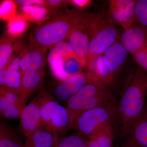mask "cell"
I'll list each match as a JSON object with an SVG mask.
<instances>
[{
    "mask_svg": "<svg viewBox=\"0 0 147 147\" xmlns=\"http://www.w3.org/2000/svg\"><path fill=\"white\" fill-rule=\"evenodd\" d=\"M147 72L138 67L129 74L117 101L115 131L122 138L134 120L142 113L146 105Z\"/></svg>",
    "mask_w": 147,
    "mask_h": 147,
    "instance_id": "cell-1",
    "label": "cell"
},
{
    "mask_svg": "<svg viewBox=\"0 0 147 147\" xmlns=\"http://www.w3.org/2000/svg\"><path fill=\"white\" fill-rule=\"evenodd\" d=\"M87 12L76 9L69 10L53 21L36 27L30 36L31 46L36 49L47 50L66 39Z\"/></svg>",
    "mask_w": 147,
    "mask_h": 147,
    "instance_id": "cell-2",
    "label": "cell"
},
{
    "mask_svg": "<svg viewBox=\"0 0 147 147\" xmlns=\"http://www.w3.org/2000/svg\"><path fill=\"white\" fill-rule=\"evenodd\" d=\"M89 32V68L108 48L119 42L121 35L116 26L108 21L106 15L101 13L94 14Z\"/></svg>",
    "mask_w": 147,
    "mask_h": 147,
    "instance_id": "cell-3",
    "label": "cell"
},
{
    "mask_svg": "<svg viewBox=\"0 0 147 147\" xmlns=\"http://www.w3.org/2000/svg\"><path fill=\"white\" fill-rule=\"evenodd\" d=\"M36 98L39 104L42 128L59 138L70 129L68 111L54 96L41 88Z\"/></svg>",
    "mask_w": 147,
    "mask_h": 147,
    "instance_id": "cell-4",
    "label": "cell"
},
{
    "mask_svg": "<svg viewBox=\"0 0 147 147\" xmlns=\"http://www.w3.org/2000/svg\"><path fill=\"white\" fill-rule=\"evenodd\" d=\"M128 53L120 42H117L98 57L89 69L107 86L115 81L126 61Z\"/></svg>",
    "mask_w": 147,
    "mask_h": 147,
    "instance_id": "cell-5",
    "label": "cell"
},
{
    "mask_svg": "<svg viewBox=\"0 0 147 147\" xmlns=\"http://www.w3.org/2000/svg\"><path fill=\"white\" fill-rule=\"evenodd\" d=\"M117 100L106 105L86 111L76 119L71 128L82 137H88L101 126L112 123L113 125L116 112Z\"/></svg>",
    "mask_w": 147,
    "mask_h": 147,
    "instance_id": "cell-6",
    "label": "cell"
},
{
    "mask_svg": "<svg viewBox=\"0 0 147 147\" xmlns=\"http://www.w3.org/2000/svg\"><path fill=\"white\" fill-rule=\"evenodd\" d=\"M112 90L108 87L97 94L91 95L78 91L67 101L66 108L70 118V129L80 115L86 111L108 104L115 99Z\"/></svg>",
    "mask_w": 147,
    "mask_h": 147,
    "instance_id": "cell-7",
    "label": "cell"
},
{
    "mask_svg": "<svg viewBox=\"0 0 147 147\" xmlns=\"http://www.w3.org/2000/svg\"><path fill=\"white\" fill-rule=\"evenodd\" d=\"M94 14L87 12L85 17L74 27L66 40L79 60L83 68H88L89 53V26Z\"/></svg>",
    "mask_w": 147,
    "mask_h": 147,
    "instance_id": "cell-8",
    "label": "cell"
},
{
    "mask_svg": "<svg viewBox=\"0 0 147 147\" xmlns=\"http://www.w3.org/2000/svg\"><path fill=\"white\" fill-rule=\"evenodd\" d=\"M137 0H111L106 16L113 25L127 28L137 25L135 8Z\"/></svg>",
    "mask_w": 147,
    "mask_h": 147,
    "instance_id": "cell-9",
    "label": "cell"
},
{
    "mask_svg": "<svg viewBox=\"0 0 147 147\" xmlns=\"http://www.w3.org/2000/svg\"><path fill=\"white\" fill-rule=\"evenodd\" d=\"M98 81L99 79L94 72H81L61 82L54 89L53 94L56 99L67 101L84 86Z\"/></svg>",
    "mask_w": 147,
    "mask_h": 147,
    "instance_id": "cell-10",
    "label": "cell"
},
{
    "mask_svg": "<svg viewBox=\"0 0 147 147\" xmlns=\"http://www.w3.org/2000/svg\"><path fill=\"white\" fill-rule=\"evenodd\" d=\"M122 138L123 141L120 147H147V102Z\"/></svg>",
    "mask_w": 147,
    "mask_h": 147,
    "instance_id": "cell-11",
    "label": "cell"
},
{
    "mask_svg": "<svg viewBox=\"0 0 147 147\" xmlns=\"http://www.w3.org/2000/svg\"><path fill=\"white\" fill-rule=\"evenodd\" d=\"M119 42L132 55L147 47V28L137 24L124 29Z\"/></svg>",
    "mask_w": 147,
    "mask_h": 147,
    "instance_id": "cell-12",
    "label": "cell"
},
{
    "mask_svg": "<svg viewBox=\"0 0 147 147\" xmlns=\"http://www.w3.org/2000/svg\"><path fill=\"white\" fill-rule=\"evenodd\" d=\"M19 119L20 131L26 137L43 128L39 104L36 98L25 106Z\"/></svg>",
    "mask_w": 147,
    "mask_h": 147,
    "instance_id": "cell-13",
    "label": "cell"
},
{
    "mask_svg": "<svg viewBox=\"0 0 147 147\" xmlns=\"http://www.w3.org/2000/svg\"><path fill=\"white\" fill-rule=\"evenodd\" d=\"M53 73L62 81L83 72L81 61L74 52L67 53L60 60L50 64Z\"/></svg>",
    "mask_w": 147,
    "mask_h": 147,
    "instance_id": "cell-14",
    "label": "cell"
},
{
    "mask_svg": "<svg viewBox=\"0 0 147 147\" xmlns=\"http://www.w3.org/2000/svg\"><path fill=\"white\" fill-rule=\"evenodd\" d=\"M44 77L43 70L28 71L21 74V87L18 96L22 104L26 105L32 95L37 90L40 89Z\"/></svg>",
    "mask_w": 147,
    "mask_h": 147,
    "instance_id": "cell-15",
    "label": "cell"
},
{
    "mask_svg": "<svg viewBox=\"0 0 147 147\" xmlns=\"http://www.w3.org/2000/svg\"><path fill=\"white\" fill-rule=\"evenodd\" d=\"M26 51L20 62L21 74L28 71L43 70L45 64L46 50L38 49L31 46Z\"/></svg>",
    "mask_w": 147,
    "mask_h": 147,
    "instance_id": "cell-16",
    "label": "cell"
},
{
    "mask_svg": "<svg viewBox=\"0 0 147 147\" xmlns=\"http://www.w3.org/2000/svg\"><path fill=\"white\" fill-rule=\"evenodd\" d=\"M115 129L113 124L101 126L88 137V147H113Z\"/></svg>",
    "mask_w": 147,
    "mask_h": 147,
    "instance_id": "cell-17",
    "label": "cell"
},
{
    "mask_svg": "<svg viewBox=\"0 0 147 147\" xmlns=\"http://www.w3.org/2000/svg\"><path fill=\"white\" fill-rule=\"evenodd\" d=\"M58 138L42 128L26 137L24 147H53Z\"/></svg>",
    "mask_w": 147,
    "mask_h": 147,
    "instance_id": "cell-18",
    "label": "cell"
},
{
    "mask_svg": "<svg viewBox=\"0 0 147 147\" xmlns=\"http://www.w3.org/2000/svg\"><path fill=\"white\" fill-rule=\"evenodd\" d=\"M21 57L13 58L8 65L4 86L18 95L21 87V74L20 62Z\"/></svg>",
    "mask_w": 147,
    "mask_h": 147,
    "instance_id": "cell-19",
    "label": "cell"
},
{
    "mask_svg": "<svg viewBox=\"0 0 147 147\" xmlns=\"http://www.w3.org/2000/svg\"><path fill=\"white\" fill-rule=\"evenodd\" d=\"M0 147H24L18 133L6 122L0 124Z\"/></svg>",
    "mask_w": 147,
    "mask_h": 147,
    "instance_id": "cell-20",
    "label": "cell"
},
{
    "mask_svg": "<svg viewBox=\"0 0 147 147\" xmlns=\"http://www.w3.org/2000/svg\"><path fill=\"white\" fill-rule=\"evenodd\" d=\"M12 37L1 38L0 43V70L8 67L13 58L14 50Z\"/></svg>",
    "mask_w": 147,
    "mask_h": 147,
    "instance_id": "cell-21",
    "label": "cell"
},
{
    "mask_svg": "<svg viewBox=\"0 0 147 147\" xmlns=\"http://www.w3.org/2000/svg\"><path fill=\"white\" fill-rule=\"evenodd\" d=\"M21 8V15L27 21L40 22L44 20L48 13L47 7L39 5L25 6Z\"/></svg>",
    "mask_w": 147,
    "mask_h": 147,
    "instance_id": "cell-22",
    "label": "cell"
},
{
    "mask_svg": "<svg viewBox=\"0 0 147 147\" xmlns=\"http://www.w3.org/2000/svg\"><path fill=\"white\" fill-rule=\"evenodd\" d=\"M53 147H88L86 140L79 133H75L66 137H59Z\"/></svg>",
    "mask_w": 147,
    "mask_h": 147,
    "instance_id": "cell-23",
    "label": "cell"
},
{
    "mask_svg": "<svg viewBox=\"0 0 147 147\" xmlns=\"http://www.w3.org/2000/svg\"><path fill=\"white\" fill-rule=\"evenodd\" d=\"M28 27V21L21 15H17L8 22L7 33L9 36L16 37L24 33Z\"/></svg>",
    "mask_w": 147,
    "mask_h": 147,
    "instance_id": "cell-24",
    "label": "cell"
},
{
    "mask_svg": "<svg viewBox=\"0 0 147 147\" xmlns=\"http://www.w3.org/2000/svg\"><path fill=\"white\" fill-rule=\"evenodd\" d=\"M20 101L18 95L6 87L0 88V113L14 103Z\"/></svg>",
    "mask_w": 147,
    "mask_h": 147,
    "instance_id": "cell-25",
    "label": "cell"
},
{
    "mask_svg": "<svg viewBox=\"0 0 147 147\" xmlns=\"http://www.w3.org/2000/svg\"><path fill=\"white\" fill-rule=\"evenodd\" d=\"M15 2L5 1L1 3L0 7V17L1 19L9 22L16 16V7Z\"/></svg>",
    "mask_w": 147,
    "mask_h": 147,
    "instance_id": "cell-26",
    "label": "cell"
},
{
    "mask_svg": "<svg viewBox=\"0 0 147 147\" xmlns=\"http://www.w3.org/2000/svg\"><path fill=\"white\" fill-rule=\"evenodd\" d=\"M26 105L22 104L20 101L11 105L4 111L0 113L1 119L3 120L19 119L23 109Z\"/></svg>",
    "mask_w": 147,
    "mask_h": 147,
    "instance_id": "cell-27",
    "label": "cell"
},
{
    "mask_svg": "<svg viewBox=\"0 0 147 147\" xmlns=\"http://www.w3.org/2000/svg\"><path fill=\"white\" fill-rule=\"evenodd\" d=\"M135 16L137 24L147 28V0H137Z\"/></svg>",
    "mask_w": 147,
    "mask_h": 147,
    "instance_id": "cell-28",
    "label": "cell"
},
{
    "mask_svg": "<svg viewBox=\"0 0 147 147\" xmlns=\"http://www.w3.org/2000/svg\"><path fill=\"white\" fill-rule=\"evenodd\" d=\"M132 56L134 61L139 67L147 72V47Z\"/></svg>",
    "mask_w": 147,
    "mask_h": 147,
    "instance_id": "cell-29",
    "label": "cell"
},
{
    "mask_svg": "<svg viewBox=\"0 0 147 147\" xmlns=\"http://www.w3.org/2000/svg\"><path fill=\"white\" fill-rule=\"evenodd\" d=\"M15 2L22 7L33 5L45 6V1L42 0H18Z\"/></svg>",
    "mask_w": 147,
    "mask_h": 147,
    "instance_id": "cell-30",
    "label": "cell"
},
{
    "mask_svg": "<svg viewBox=\"0 0 147 147\" xmlns=\"http://www.w3.org/2000/svg\"><path fill=\"white\" fill-rule=\"evenodd\" d=\"M7 67L0 70V85L1 87L5 86L6 80Z\"/></svg>",
    "mask_w": 147,
    "mask_h": 147,
    "instance_id": "cell-31",
    "label": "cell"
},
{
    "mask_svg": "<svg viewBox=\"0 0 147 147\" xmlns=\"http://www.w3.org/2000/svg\"><path fill=\"white\" fill-rule=\"evenodd\" d=\"M71 1V3H73V4L79 7H84L90 2L91 1L88 0H74Z\"/></svg>",
    "mask_w": 147,
    "mask_h": 147,
    "instance_id": "cell-32",
    "label": "cell"
},
{
    "mask_svg": "<svg viewBox=\"0 0 147 147\" xmlns=\"http://www.w3.org/2000/svg\"><path fill=\"white\" fill-rule=\"evenodd\" d=\"M63 1L60 0H54V1H45V5L50 7H57L60 5L61 3L63 2Z\"/></svg>",
    "mask_w": 147,
    "mask_h": 147,
    "instance_id": "cell-33",
    "label": "cell"
}]
</instances>
